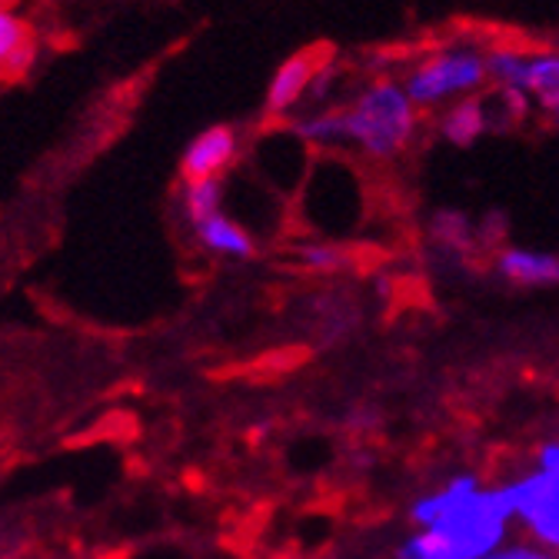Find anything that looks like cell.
Masks as SVG:
<instances>
[{"instance_id":"6da1fadb","label":"cell","mask_w":559,"mask_h":559,"mask_svg":"<svg viewBox=\"0 0 559 559\" xmlns=\"http://www.w3.org/2000/svg\"><path fill=\"white\" fill-rule=\"evenodd\" d=\"M416 533L400 546V559H483L507 543L513 507L507 486H483L463 473L409 510Z\"/></svg>"},{"instance_id":"7a4b0ae2","label":"cell","mask_w":559,"mask_h":559,"mask_svg":"<svg viewBox=\"0 0 559 559\" xmlns=\"http://www.w3.org/2000/svg\"><path fill=\"white\" fill-rule=\"evenodd\" d=\"M343 117V144H357L373 157H393L413 133V100L400 84H377L357 97Z\"/></svg>"},{"instance_id":"3957f363","label":"cell","mask_w":559,"mask_h":559,"mask_svg":"<svg viewBox=\"0 0 559 559\" xmlns=\"http://www.w3.org/2000/svg\"><path fill=\"white\" fill-rule=\"evenodd\" d=\"M507 497L513 516L533 533V539L559 552V453L552 443L539 450L533 473L507 483Z\"/></svg>"},{"instance_id":"277c9868","label":"cell","mask_w":559,"mask_h":559,"mask_svg":"<svg viewBox=\"0 0 559 559\" xmlns=\"http://www.w3.org/2000/svg\"><path fill=\"white\" fill-rule=\"evenodd\" d=\"M486 81V60L476 50H443L433 60L419 63L406 78L403 91L413 104L430 107L447 97L476 91Z\"/></svg>"},{"instance_id":"5b68a950","label":"cell","mask_w":559,"mask_h":559,"mask_svg":"<svg viewBox=\"0 0 559 559\" xmlns=\"http://www.w3.org/2000/svg\"><path fill=\"white\" fill-rule=\"evenodd\" d=\"M234 157H237V133L230 127H224V123L206 127L187 144L183 160H180V174H183L187 183L214 180L234 164Z\"/></svg>"},{"instance_id":"8992f818","label":"cell","mask_w":559,"mask_h":559,"mask_svg":"<svg viewBox=\"0 0 559 559\" xmlns=\"http://www.w3.org/2000/svg\"><path fill=\"white\" fill-rule=\"evenodd\" d=\"M320 70H323V57H317V50L294 53L290 60L280 63L276 74L270 78V87H266V110L287 114L290 107H297L310 94V84Z\"/></svg>"},{"instance_id":"52a82bcc","label":"cell","mask_w":559,"mask_h":559,"mask_svg":"<svg viewBox=\"0 0 559 559\" xmlns=\"http://www.w3.org/2000/svg\"><path fill=\"white\" fill-rule=\"evenodd\" d=\"M497 270L520 287H552L559 284V253L510 247L497 257Z\"/></svg>"},{"instance_id":"ba28073f","label":"cell","mask_w":559,"mask_h":559,"mask_svg":"<svg viewBox=\"0 0 559 559\" xmlns=\"http://www.w3.org/2000/svg\"><path fill=\"white\" fill-rule=\"evenodd\" d=\"M193 234H197V240H200L206 250H214V253H221V257H250V253H253L250 234H247L240 224H234L230 217H224V214L193 224Z\"/></svg>"},{"instance_id":"9c48e42d","label":"cell","mask_w":559,"mask_h":559,"mask_svg":"<svg viewBox=\"0 0 559 559\" xmlns=\"http://www.w3.org/2000/svg\"><path fill=\"white\" fill-rule=\"evenodd\" d=\"M34 60V37H31V24L0 8V70H24Z\"/></svg>"},{"instance_id":"30bf717a","label":"cell","mask_w":559,"mask_h":559,"mask_svg":"<svg viewBox=\"0 0 559 559\" xmlns=\"http://www.w3.org/2000/svg\"><path fill=\"white\" fill-rule=\"evenodd\" d=\"M486 123H489L486 104H479V100H460L456 107L447 110L440 130H443V136L450 140V144L469 147V144H476V140H479V133L486 130Z\"/></svg>"},{"instance_id":"8fae6325","label":"cell","mask_w":559,"mask_h":559,"mask_svg":"<svg viewBox=\"0 0 559 559\" xmlns=\"http://www.w3.org/2000/svg\"><path fill=\"white\" fill-rule=\"evenodd\" d=\"M221 203H224V183H221V177H214V180H193V183H187L183 206H187V217H190V224H200V221H210V217L224 214Z\"/></svg>"},{"instance_id":"7c38bea8","label":"cell","mask_w":559,"mask_h":559,"mask_svg":"<svg viewBox=\"0 0 559 559\" xmlns=\"http://www.w3.org/2000/svg\"><path fill=\"white\" fill-rule=\"evenodd\" d=\"M433 237L453 250H466L473 243L469 221L463 214H456V210H440V214L433 217Z\"/></svg>"},{"instance_id":"4fadbf2b","label":"cell","mask_w":559,"mask_h":559,"mask_svg":"<svg viewBox=\"0 0 559 559\" xmlns=\"http://www.w3.org/2000/svg\"><path fill=\"white\" fill-rule=\"evenodd\" d=\"M297 257H300V263L310 266V270H340V266H346V260H349L336 243H326V240L304 243V247L297 250Z\"/></svg>"},{"instance_id":"5bb4252c","label":"cell","mask_w":559,"mask_h":559,"mask_svg":"<svg viewBox=\"0 0 559 559\" xmlns=\"http://www.w3.org/2000/svg\"><path fill=\"white\" fill-rule=\"evenodd\" d=\"M483 559H559V552H552L539 543H503Z\"/></svg>"},{"instance_id":"9a60e30c","label":"cell","mask_w":559,"mask_h":559,"mask_svg":"<svg viewBox=\"0 0 559 559\" xmlns=\"http://www.w3.org/2000/svg\"><path fill=\"white\" fill-rule=\"evenodd\" d=\"M552 447H556V453H559V443H552Z\"/></svg>"}]
</instances>
